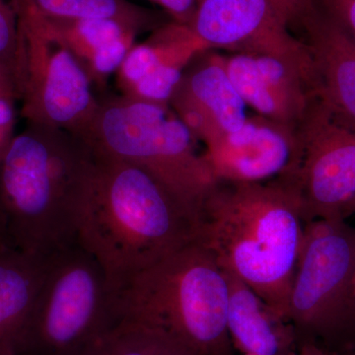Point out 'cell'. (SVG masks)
<instances>
[{
	"label": "cell",
	"instance_id": "obj_11",
	"mask_svg": "<svg viewBox=\"0 0 355 355\" xmlns=\"http://www.w3.org/2000/svg\"><path fill=\"white\" fill-rule=\"evenodd\" d=\"M203 154L217 182L268 183L295 176L301 146L297 128L257 114L237 132L224 133L205 146Z\"/></svg>",
	"mask_w": 355,
	"mask_h": 355
},
{
	"label": "cell",
	"instance_id": "obj_32",
	"mask_svg": "<svg viewBox=\"0 0 355 355\" xmlns=\"http://www.w3.org/2000/svg\"><path fill=\"white\" fill-rule=\"evenodd\" d=\"M331 355H355V347L342 350V352H331Z\"/></svg>",
	"mask_w": 355,
	"mask_h": 355
},
{
	"label": "cell",
	"instance_id": "obj_15",
	"mask_svg": "<svg viewBox=\"0 0 355 355\" xmlns=\"http://www.w3.org/2000/svg\"><path fill=\"white\" fill-rule=\"evenodd\" d=\"M180 91L202 107L225 133L237 132L246 123V106L224 64L214 50L198 53L184 69Z\"/></svg>",
	"mask_w": 355,
	"mask_h": 355
},
{
	"label": "cell",
	"instance_id": "obj_35",
	"mask_svg": "<svg viewBox=\"0 0 355 355\" xmlns=\"http://www.w3.org/2000/svg\"><path fill=\"white\" fill-rule=\"evenodd\" d=\"M0 249H2V248H0Z\"/></svg>",
	"mask_w": 355,
	"mask_h": 355
},
{
	"label": "cell",
	"instance_id": "obj_23",
	"mask_svg": "<svg viewBox=\"0 0 355 355\" xmlns=\"http://www.w3.org/2000/svg\"><path fill=\"white\" fill-rule=\"evenodd\" d=\"M170 106L198 141L203 142L205 146L225 133L200 105L179 89L173 96Z\"/></svg>",
	"mask_w": 355,
	"mask_h": 355
},
{
	"label": "cell",
	"instance_id": "obj_9",
	"mask_svg": "<svg viewBox=\"0 0 355 355\" xmlns=\"http://www.w3.org/2000/svg\"><path fill=\"white\" fill-rule=\"evenodd\" d=\"M301 156L293 184L306 223L347 220L355 198V132L313 98L297 125Z\"/></svg>",
	"mask_w": 355,
	"mask_h": 355
},
{
	"label": "cell",
	"instance_id": "obj_22",
	"mask_svg": "<svg viewBox=\"0 0 355 355\" xmlns=\"http://www.w3.org/2000/svg\"><path fill=\"white\" fill-rule=\"evenodd\" d=\"M135 34L128 35L93 51L83 65L93 87L102 90L110 76L118 72L128 51L135 46Z\"/></svg>",
	"mask_w": 355,
	"mask_h": 355
},
{
	"label": "cell",
	"instance_id": "obj_25",
	"mask_svg": "<svg viewBox=\"0 0 355 355\" xmlns=\"http://www.w3.org/2000/svg\"><path fill=\"white\" fill-rule=\"evenodd\" d=\"M16 101L17 99L10 96H0V161L16 135Z\"/></svg>",
	"mask_w": 355,
	"mask_h": 355
},
{
	"label": "cell",
	"instance_id": "obj_17",
	"mask_svg": "<svg viewBox=\"0 0 355 355\" xmlns=\"http://www.w3.org/2000/svg\"><path fill=\"white\" fill-rule=\"evenodd\" d=\"M49 19H114L140 33L165 24L158 14L128 0H14Z\"/></svg>",
	"mask_w": 355,
	"mask_h": 355
},
{
	"label": "cell",
	"instance_id": "obj_7",
	"mask_svg": "<svg viewBox=\"0 0 355 355\" xmlns=\"http://www.w3.org/2000/svg\"><path fill=\"white\" fill-rule=\"evenodd\" d=\"M355 226L314 220L304 239L292 282L287 321L296 343L331 352L355 347Z\"/></svg>",
	"mask_w": 355,
	"mask_h": 355
},
{
	"label": "cell",
	"instance_id": "obj_3",
	"mask_svg": "<svg viewBox=\"0 0 355 355\" xmlns=\"http://www.w3.org/2000/svg\"><path fill=\"white\" fill-rule=\"evenodd\" d=\"M95 158L81 137L27 123L0 161V214L10 246L51 256L77 242Z\"/></svg>",
	"mask_w": 355,
	"mask_h": 355
},
{
	"label": "cell",
	"instance_id": "obj_33",
	"mask_svg": "<svg viewBox=\"0 0 355 355\" xmlns=\"http://www.w3.org/2000/svg\"><path fill=\"white\" fill-rule=\"evenodd\" d=\"M355 216V198L354 202H352V205H350L349 209V216Z\"/></svg>",
	"mask_w": 355,
	"mask_h": 355
},
{
	"label": "cell",
	"instance_id": "obj_34",
	"mask_svg": "<svg viewBox=\"0 0 355 355\" xmlns=\"http://www.w3.org/2000/svg\"><path fill=\"white\" fill-rule=\"evenodd\" d=\"M354 297H355V277H354Z\"/></svg>",
	"mask_w": 355,
	"mask_h": 355
},
{
	"label": "cell",
	"instance_id": "obj_2",
	"mask_svg": "<svg viewBox=\"0 0 355 355\" xmlns=\"http://www.w3.org/2000/svg\"><path fill=\"white\" fill-rule=\"evenodd\" d=\"M93 154L77 242L99 261L116 294L139 273L197 241L198 224L146 170Z\"/></svg>",
	"mask_w": 355,
	"mask_h": 355
},
{
	"label": "cell",
	"instance_id": "obj_13",
	"mask_svg": "<svg viewBox=\"0 0 355 355\" xmlns=\"http://www.w3.org/2000/svg\"><path fill=\"white\" fill-rule=\"evenodd\" d=\"M51 256L25 253L12 247L0 249V355H19Z\"/></svg>",
	"mask_w": 355,
	"mask_h": 355
},
{
	"label": "cell",
	"instance_id": "obj_26",
	"mask_svg": "<svg viewBox=\"0 0 355 355\" xmlns=\"http://www.w3.org/2000/svg\"><path fill=\"white\" fill-rule=\"evenodd\" d=\"M275 10L289 27L297 25L299 20L314 6L315 0H270Z\"/></svg>",
	"mask_w": 355,
	"mask_h": 355
},
{
	"label": "cell",
	"instance_id": "obj_8",
	"mask_svg": "<svg viewBox=\"0 0 355 355\" xmlns=\"http://www.w3.org/2000/svg\"><path fill=\"white\" fill-rule=\"evenodd\" d=\"M12 1L22 42L21 114L27 123L83 139L99 106L87 72L43 16L31 7Z\"/></svg>",
	"mask_w": 355,
	"mask_h": 355
},
{
	"label": "cell",
	"instance_id": "obj_18",
	"mask_svg": "<svg viewBox=\"0 0 355 355\" xmlns=\"http://www.w3.org/2000/svg\"><path fill=\"white\" fill-rule=\"evenodd\" d=\"M103 345L107 355H197L164 329L132 320H121Z\"/></svg>",
	"mask_w": 355,
	"mask_h": 355
},
{
	"label": "cell",
	"instance_id": "obj_24",
	"mask_svg": "<svg viewBox=\"0 0 355 355\" xmlns=\"http://www.w3.org/2000/svg\"><path fill=\"white\" fill-rule=\"evenodd\" d=\"M314 2L355 43V0H315Z\"/></svg>",
	"mask_w": 355,
	"mask_h": 355
},
{
	"label": "cell",
	"instance_id": "obj_27",
	"mask_svg": "<svg viewBox=\"0 0 355 355\" xmlns=\"http://www.w3.org/2000/svg\"><path fill=\"white\" fill-rule=\"evenodd\" d=\"M158 3L165 9L166 12L173 18V21L189 26L196 9H197V0H151Z\"/></svg>",
	"mask_w": 355,
	"mask_h": 355
},
{
	"label": "cell",
	"instance_id": "obj_29",
	"mask_svg": "<svg viewBox=\"0 0 355 355\" xmlns=\"http://www.w3.org/2000/svg\"><path fill=\"white\" fill-rule=\"evenodd\" d=\"M293 355H331V352L314 343H298Z\"/></svg>",
	"mask_w": 355,
	"mask_h": 355
},
{
	"label": "cell",
	"instance_id": "obj_12",
	"mask_svg": "<svg viewBox=\"0 0 355 355\" xmlns=\"http://www.w3.org/2000/svg\"><path fill=\"white\" fill-rule=\"evenodd\" d=\"M310 51L315 95L336 120L355 132V43L316 4L299 20Z\"/></svg>",
	"mask_w": 355,
	"mask_h": 355
},
{
	"label": "cell",
	"instance_id": "obj_14",
	"mask_svg": "<svg viewBox=\"0 0 355 355\" xmlns=\"http://www.w3.org/2000/svg\"><path fill=\"white\" fill-rule=\"evenodd\" d=\"M225 273L227 327L235 350L245 355H293L297 343L291 324L243 280Z\"/></svg>",
	"mask_w": 355,
	"mask_h": 355
},
{
	"label": "cell",
	"instance_id": "obj_21",
	"mask_svg": "<svg viewBox=\"0 0 355 355\" xmlns=\"http://www.w3.org/2000/svg\"><path fill=\"white\" fill-rule=\"evenodd\" d=\"M184 69L186 67L181 65H160L123 95L155 104L170 105L183 79Z\"/></svg>",
	"mask_w": 355,
	"mask_h": 355
},
{
	"label": "cell",
	"instance_id": "obj_31",
	"mask_svg": "<svg viewBox=\"0 0 355 355\" xmlns=\"http://www.w3.org/2000/svg\"><path fill=\"white\" fill-rule=\"evenodd\" d=\"M103 340L98 345H96L95 347H91L90 349L86 350L85 352L80 355H107L106 349H105L104 345H103Z\"/></svg>",
	"mask_w": 355,
	"mask_h": 355
},
{
	"label": "cell",
	"instance_id": "obj_6",
	"mask_svg": "<svg viewBox=\"0 0 355 355\" xmlns=\"http://www.w3.org/2000/svg\"><path fill=\"white\" fill-rule=\"evenodd\" d=\"M99 261L78 242L51 256L19 355H80L121 322Z\"/></svg>",
	"mask_w": 355,
	"mask_h": 355
},
{
	"label": "cell",
	"instance_id": "obj_28",
	"mask_svg": "<svg viewBox=\"0 0 355 355\" xmlns=\"http://www.w3.org/2000/svg\"><path fill=\"white\" fill-rule=\"evenodd\" d=\"M0 96H10L20 100V91L17 84L1 69H0Z\"/></svg>",
	"mask_w": 355,
	"mask_h": 355
},
{
	"label": "cell",
	"instance_id": "obj_5",
	"mask_svg": "<svg viewBox=\"0 0 355 355\" xmlns=\"http://www.w3.org/2000/svg\"><path fill=\"white\" fill-rule=\"evenodd\" d=\"M83 139L93 153L146 170L198 224L218 182L198 151L197 137L170 105L125 95L104 98Z\"/></svg>",
	"mask_w": 355,
	"mask_h": 355
},
{
	"label": "cell",
	"instance_id": "obj_19",
	"mask_svg": "<svg viewBox=\"0 0 355 355\" xmlns=\"http://www.w3.org/2000/svg\"><path fill=\"white\" fill-rule=\"evenodd\" d=\"M44 18L83 65L97 49L128 35L139 34L137 30L118 20Z\"/></svg>",
	"mask_w": 355,
	"mask_h": 355
},
{
	"label": "cell",
	"instance_id": "obj_16",
	"mask_svg": "<svg viewBox=\"0 0 355 355\" xmlns=\"http://www.w3.org/2000/svg\"><path fill=\"white\" fill-rule=\"evenodd\" d=\"M209 50L189 26L165 23L146 42L135 44L118 70V85L125 94L135 84L160 65L187 67L198 53Z\"/></svg>",
	"mask_w": 355,
	"mask_h": 355
},
{
	"label": "cell",
	"instance_id": "obj_4",
	"mask_svg": "<svg viewBox=\"0 0 355 355\" xmlns=\"http://www.w3.org/2000/svg\"><path fill=\"white\" fill-rule=\"evenodd\" d=\"M229 286L214 254L195 241L139 273L116 293L121 320L160 327L197 355H235Z\"/></svg>",
	"mask_w": 355,
	"mask_h": 355
},
{
	"label": "cell",
	"instance_id": "obj_30",
	"mask_svg": "<svg viewBox=\"0 0 355 355\" xmlns=\"http://www.w3.org/2000/svg\"><path fill=\"white\" fill-rule=\"evenodd\" d=\"M11 247L9 242L8 234H7V229L6 220L3 216L0 214V248Z\"/></svg>",
	"mask_w": 355,
	"mask_h": 355
},
{
	"label": "cell",
	"instance_id": "obj_1",
	"mask_svg": "<svg viewBox=\"0 0 355 355\" xmlns=\"http://www.w3.org/2000/svg\"><path fill=\"white\" fill-rule=\"evenodd\" d=\"M306 225L297 190L288 180L218 182L203 207L197 241L288 323Z\"/></svg>",
	"mask_w": 355,
	"mask_h": 355
},
{
	"label": "cell",
	"instance_id": "obj_20",
	"mask_svg": "<svg viewBox=\"0 0 355 355\" xmlns=\"http://www.w3.org/2000/svg\"><path fill=\"white\" fill-rule=\"evenodd\" d=\"M0 69L17 84L23 81V53L19 18L12 0H0Z\"/></svg>",
	"mask_w": 355,
	"mask_h": 355
},
{
	"label": "cell",
	"instance_id": "obj_10",
	"mask_svg": "<svg viewBox=\"0 0 355 355\" xmlns=\"http://www.w3.org/2000/svg\"><path fill=\"white\" fill-rule=\"evenodd\" d=\"M189 27L209 50L268 55L302 72L316 91V74L310 51L270 0H197Z\"/></svg>",
	"mask_w": 355,
	"mask_h": 355
}]
</instances>
